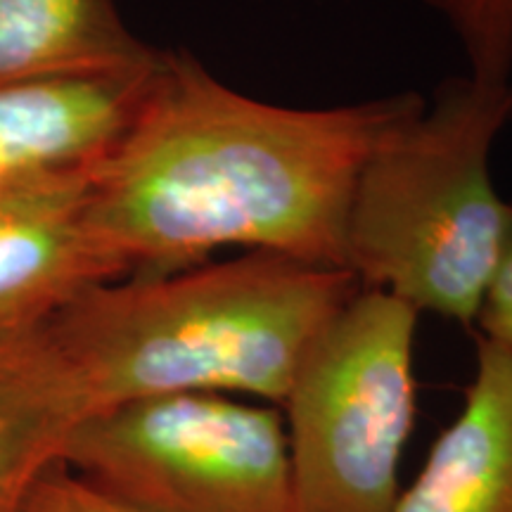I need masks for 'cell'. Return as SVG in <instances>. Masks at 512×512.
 Here are the masks:
<instances>
[{
    "mask_svg": "<svg viewBox=\"0 0 512 512\" xmlns=\"http://www.w3.org/2000/svg\"><path fill=\"white\" fill-rule=\"evenodd\" d=\"M418 98L280 107L166 50L131 131L95 169L88 226L121 280L185 271L230 247L347 271L358 174Z\"/></svg>",
    "mask_w": 512,
    "mask_h": 512,
    "instance_id": "1",
    "label": "cell"
},
{
    "mask_svg": "<svg viewBox=\"0 0 512 512\" xmlns=\"http://www.w3.org/2000/svg\"><path fill=\"white\" fill-rule=\"evenodd\" d=\"M358 290L347 271L247 252L93 287L46 332L91 415L178 392L280 406L313 339Z\"/></svg>",
    "mask_w": 512,
    "mask_h": 512,
    "instance_id": "2",
    "label": "cell"
},
{
    "mask_svg": "<svg viewBox=\"0 0 512 512\" xmlns=\"http://www.w3.org/2000/svg\"><path fill=\"white\" fill-rule=\"evenodd\" d=\"M510 117L512 83L467 76L387 126L347 216L344 266L358 285L475 325L505 221L489 155Z\"/></svg>",
    "mask_w": 512,
    "mask_h": 512,
    "instance_id": "3",
    "label": "cell"
},
{
    "mask_svg": "<svg viewBox=\"0 0 512 512\" xmlns=\"http://www.w3.org/2000/svg\"><path fill=\"white\" fill-rule=\"evenodd\" d=\"M418 316L361 287L313 339L280 403L297 512H394L415 422Z\"/></svg>",
    "mask_w": 512,
    "mask_h": 512,
    "instance_id": "4",
    "label": "cell"
},
{
    "mask_svg": "<svg viewBox=\"0 0 512 512\" xmlns=\"http://www.w3.org/2000/svg\"><path fill=\"white\" fill-rule=\"evenodd\" d=\"M62 465L133 512H297L283 413L233 394L147 396L95 413Z\"/></svg>",
    "mask_w": 512,
    "mask_h": 512,
    "instance_id": "5",
    "label": "cell"
},
{
    "mask_svg": "<svg viewBox=\"0 0 512 512\" xmlns=\"http://www.w3.org/2000/svg\"><path fill=\"white\" fill-rule=\"evenodd\" d=\"M95 169L0 195V342L43 332L93 287L121 280L88 226Z\"/></svg>",
    "mask_w": 512,
    "mask_h": 512,
    "instance_id": "6",
    "label": "cell"
},
{
    "mask_svg": "<svg viewBox=\"0 0 512 512\" xmlns=\"http://www.w3.org/2000/svg\"><path fill=\"white\" fill-rule=\"evenodd\" d=\"M164 53L112 72L0 86V195L105 162L155 88Z\"/></svg>",
    "mask_w": 512,
    "mask_h": 512,
    "instance_id": "7",
    "label": "cell"
},
{
    "mask_svg": "<svg viewBox=\"0 0 512 512\" xmlns=\"http://www.w3.org/2000/svg\"><path fill=\"white\" fill-rule=\"evenodd\" d=\"M394 512H512V351L477 337L463 406Z\"/></svg>",
    "mask_w": 512,
    "mask_h": 512,
    "instance_id": "8",
    "label": "cell"
},
{
    "mask_svg": "<svg viewBox=\"0 0 512 512\" xmlns=\"http://www.w3.org/2000/svg\"><path fill=\"white\" fill-rule=\"evenodd\" d=\"M91 415L48 332L0 342V512H27L43 477Z\"/></svg>",
    "mask_w": 512,
    "mask_h": 512,
    "instance_id": "9",
    "label": "cell"
},
{
    "mask_svg": "<svg viewBox=\"0 0 512 512\" xmlns=\"http://www.w3.org/2000/svg\"><path fill=\"white\" fill-rule=\"evenodd\" d=\"M155 53L114 0H0V86L136 67Z\"/></svg>",
    "mask_w": 512,
    "mask_h": 512,
    "instance_id": "10",
    "label": "cell"
},
{
    "mask_svg": "<svg viewBox=\"0 0 512 512\" xmlns=\"http://www.w3.org/2000/svg\"><path fill=\"white\" fill-rule=\"evenodd\" d=\"M446 19L470 62V79L510 83L512 0H422Z\"/></svg>",
    "mask_w": 512,
    "mask_h": 512,
    "instance_id": "11",
    "label": "cell"
},
{
    "mask_svg": "<svg viewBox=\"0 0 512 512\" xmlns=\"http://www.w3.org/2000/svg\"><path fill=\"white\" fill-rule=\"evenodd\" d=\"M475 325L477 337L501 344L512 351V202H505V221L494 271L479 304Z\"/></svg>",
    "mask_w": 512,
    "mask_h": 512,
    "instance_id": "12",
    "label": "cell"
},
{
    "mask_svg": "<svg viewBox=\"0 0 512 512\" xmlns=\"http://www.w3.org/2000/svg\"><path fill=\"white\" fill-rule=\"evenodd\" d=\"M27 512H133L110 501L81 482L74 472L57 465L38 482L29 498Z\"/></svg>",
    "mask_w": 512,
    "mask_h": 512,
    "instance_id": "13",
    "label": "cell"
}]
</instances>
